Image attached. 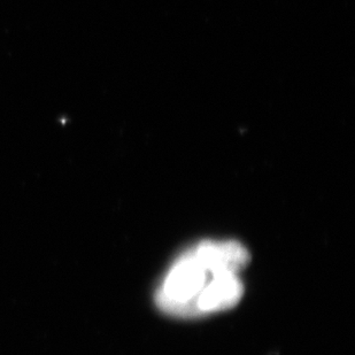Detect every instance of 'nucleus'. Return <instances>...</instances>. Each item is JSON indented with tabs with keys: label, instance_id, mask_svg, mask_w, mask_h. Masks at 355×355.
I'll list each match as a JSON object with an SVG mask.
<instances>
[{
	"label": "nucleus",
	"instance_id": "obj_1",
	"mask_svg": "<svg viewBox=\"0 0 355 355\" xmlns=\"http://www.w3.org/2000/svg\"><path fill=\"white\" fill-rule=\"evenodd\" d=\"M250 261V252L239 241H200L175 260L157 290L155 304L180 318L234 309L244 295L238 274Z\"/></svg>",
	"mask_w": 355,
	"mask_h": 355
}]
</instances>
